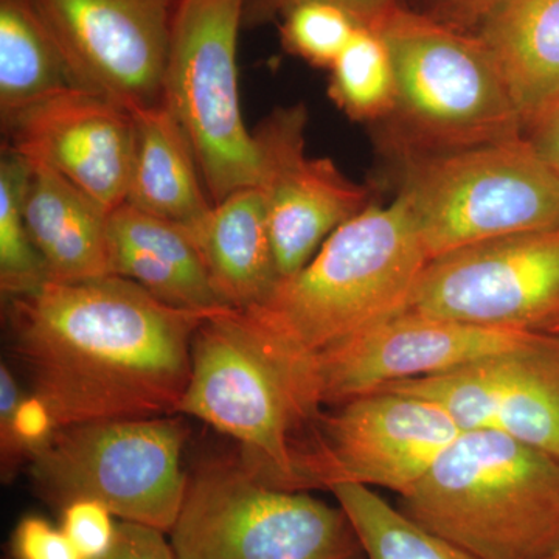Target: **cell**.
Instances as JSON below:
<instances>
[{
  "label": "cell",
  "instance_id": "1",
  "mask_svg": "<svg viewBox=\"0 0 559 559\" xmlns=\"http://www.w3.org/2000/svg\"><path fill=\"white\" fill-rule=\"evenodd\" d=\"M5 301L11 353L58 428L178 414L194 333L209 314L173 308L117 275L46 282Z\"/></svg>",
  "mask_w": 559,
  "mask_h": 559
},
{
  "label": "cell",
  "instance_id": "2",
  "mask_svg": "<svg viewBox=\"0 0 559 559\" xmlns=\"http://www.w3.org/2000/svg\"><path fill=\"white\" fill-rule=\"evenodd\" d=\"M429 261L399 194L337 227L299 272L245 312L289 356L310 358L406 310Z\"/></svg>",
  "mask_w": 559,
  "mask_h": 559
},
{
  "label": "cell",
  "instance_id": "3",
  "mask_svg": "<svg viewBox=\"0 0 559 559\" xmlns=\"http://www.w3.org/2000/svg\"><path fill=\"white\" fill-rule=\"evenodd\" d=\"M400 509L477 559L559 550V462L498 429L460 433Z\"/></svg>",
  "mask_w": 559,
  "mask_h": 559
},
{
  "label": "cell",
  "instance_id": "4",
  "mask_svg": "<svg viewBox=\"0 0 559 559\" xmlns=\"http://www.w3.org/2000/svg\"><path fill=\"white\" fill-rule=\"evenodd\" d=\"M178 414L237 441L241 462L264 484L297 491V444L310 419L293 359L248 312L202 319Z\"/></svg>",
  "mask_w": 559,
  "mask_h": 559
},
{
  "label": "cell",
  "instance_id": "5",
  "mask_svg": "<svg viewBox=\"0 0 559 559\" xmlns=\"http://www.w3.org/2000/svg\"><path fill=\"white\" fill-rule=\"evenodd\" d=\"M396 83L401 142L417 154L450 153L525 134L509 87L484 40L395 3L374 22Z\"/></svg>",
  "mask_w": 559,
  "mask_h": 559
},
{
  "label": "cell",
  "instance_id": "6",
  "mask_svg": "<svg viewBox=\"0 0 559 559\" xmlns=\"http://www.w3.org/2000/svg\"><path fill=\"white\" fill-rule=\"evenodd\" d=\"M412 160L400 194L430 261L559 226V180L525 134Z\"/></svg>",
  "mask_w": 559,
  "mask_h": 559
},
{
  "label": "cell",
  "instance_id": "7",
  "mask_svg": "<svg viewBox=\"0 0 559 559\" xmlns=\"http://www.w3.org/2000/svg\"><path fill=\"white\" fill-rule=\"evenodd\" d=\"M180 418H120L62 426L28 457L40 499L64 509L97 500L121 521L170 533L186 498Z\"/></svg>",
  "mask_w": 559,
  "mask_h": 559
},
{
  "label": "cell",
  "instance_id": "8",
  "mask_svg": "<svg viewBox=\"0 0 559 559\" xmlns=\"http://www.w3.org/2000/svg\"><path fill=\"white\" fill-rule=\"evenodd\" d=\"M170 543L176 559H353L362 554L340 506L264 484L241 460L189 473Z\"/></svg>",
  "mask_w": 559,
  "mask_h": 559
},
{
  "label": "cell",
  "instance_id": "9",
  "mask_svg": "<svg viewBox=\"0 0 559 559\" xmlns=\"http://www.w3.org/2000/svg\"><path fill=\"white\" fill-rule=\"evenodd\" d=\"M246 0H179L164 103L186 131L213 204L259 179L253 132L242 119L237 51Z\"/></svg>",
  "mask_w": 559,
  "mask_h": 559
},
{
  "label": "cell",
  "instance_id": "10",
  "mask_svg": "<svg viewBox=\"0 0 559 559\" xmlns=\"http://www.w3.org/2000/svg\"><path fill=\"white\" fill-rule=\"evenodd\" d=\"M460 429L428 401L373 392L320 412L297 448V491L362 485L407 495Z\"/></svg>",
  "mask_w": 559,
  "mask_h": 559
},
{
  "label": "cell",
  "instance_id": "11",
  "mask_svg": "<svg viewBox=\"0 0 559 559\" xmlns=\"http://www.w3.org/2000/svg\"><path fill=\"white\" fill-rule=\"evenodd\" d=\"M538 334L401 311L297 360L301 403L314 421L322 407L524 347Z\"/></svg>",
  "mask_w": 559,
  "mask_h": 559
},
{
  "label": "cell",
  "instance_id": "12",
  "mask_svg": "<svg viewBox=\"0 0 559 559\" xmlns=\"http://www.w3.org/2000/svg\"><path fill=\"white\" fill-rule=\"evenodd\" d=\"M488 329H559V226L429 261L406 310Z\"/></svg>",
  "mask_w": 559,
  "mask_h": 559
},
{
  "label": "cell",
  "instance_id": "13",
  "mask_svg": "<svg viewBox=\"0 0 559 559\" xmlns=\"http://www.w3.org/2000/svg\"><path fill=\"white\" fill-rule=\"evenodd\" d=\"M179 0H35L76 84L134 110L164 103Z\"/></svg>",
  "mask_w": 559,
  "mask_h": 559
},
{
  "label": "cell",
  "instance_id": "14",
  "mask_svg": "<svg viewBox=\"0 0 559 559\" xmlns=\"http://www.w3.org/2000/svg\"><path fill=\"white\" fill-rule=\"evenodd\" d=\"M308 110L275 109L257 130L259 179L280 280L299 272L337 227L369 207V190L331 159L308 156ZM278 280V282H280Z\"/></svg>",
  "mask_w": 559,
  "mask_h": 559
},
{
  "label": "cell",
  "instance_id": "15",
  "mask_svg": "<svg viewBox=\"0 0 559 559\" xmlns=\"http://www.w3.org/2000/svg\"><path fill=\"white\" fill-rule=\"evenodd\" d=\"M3 148L43 164L110 213L127 202L134 119L97 92L69 87L2 123Z\"/></svg>",
  "mask_w": 559,
  "mask_h": 559
},
{
  "label": "cell",
  "instance_id": "16",
  "mask_svg": "<svg viewBox=\"0 0 559 559\" xmlns=\"http://www.w3.org/2000/svg\"><path fill=\"white\" fill-rule=\"evenodd\" d=\"M110 264L178 310L213 314L227 310L190 235L179 224L123 204L109 213Z\"/></svg>",
  "mask_w": 559,
  "mask_h": 559
},
{
  "label": "cell",
  "instance_id": "17",
  "mask_svg": "<svg viewBox=\"0 0 559 559\" xmlns=\"http://www.w3.org/2000/svg\"><path fill=\"white\" fill-rule=\"evenodd\" d=\"M28 164L24 216L47 282L109 277V213L43 164Z\"/></svg>",
  "mask_w": 559,
  "mask_h": 559
},
{
  "label": "cell",
  "instance_id": "18",
  "mask_svg": "<svg viewBox=\"0 0 559 559\" xmlns=\"http://www.w3.org/2000/svg\"><path fill=\"white\" fill-rule=\"evenodd\" d=\"M183 229L231 310L257 307L277 285L270 224L257 187L234 191L213 204L204 218Z\"/></svg>",
  "mask_w": 559,
  "mask_h": 559
},
{
  "label": "cell",
  "instance_id": "19",
  "mask_svg": "<svg viewBox=\"0 0 559 559\" xmlns=\"http://www.w3.org/2000/svg\"><path fill=\"white\" fill-rule=\"evenodd\" d=\"M477 36L527 132L559 105V0H498L481 17Z\"/></svg>",
  "mask_w": 559,
  "mask_h": 559
},
{
  "label": "cell",
  "instance_id": "20",
  "mask_svg": "<svg viewBox=\"0 0 559 559\" xmlns=\"http://www.w3.org/2000/svg\"><path fill=\"white\" fill-rule=\"evenodd\" d=\"M134 153L127 202L131 207L193 226L213 207L186 131L165 103L131 110Z\"/></svg>",
  "mask_w": 559,
  "mask_h": 559
},
{
  "label": "cell",
  "instance_id": "21",
  "mask_svg": "<svg viewBox=\"0 0 559 559\" xmlns=\"http://www.w3.org/2000/svg\"><path fill=\"white\" fill-rule=\"evenodd\" d=\"M79 86L35 0H0V119ZM80 87V86H79Z\"/></svg>",
  "mask_w": 559,
  "mask_h": 559
},
{
  "label": "cell",
  "instance_id": "22",
  "mask_svg": "<svg viewBox=\"0 0 559 559\" xmlns=\"http://www.w3.org/2000/svg\"><path fill=\"white\" fill-rule=\"evenodd\" d=\"M496 429L559 462V336L540 333L516 355Z\"/></svg>",
  "mask_w": 559,
  "mask_h": 559
},
{
  "label": "cell",
  "instance_id": "23",
  "mask_svg": "<svg viewBox=\"0 0 559 559\" xmlns=\"http://www.w3.org/2000/svg\"><path fill=\"white\" fill-rule=\"evenodd\" d=\"M521 348L473 360L430 377L399 382L378 392L403 393L428 401L443 411L462 433L496 429L500 404Z\"/></svg>",
  "mask_w": 559,
  "mask_h": 559
},
{
  "label": "cell",
  "instance_id": "24",
  "mask_svg": "<svg viewBox=\"0 0 559 559\" xmlns=\"http://www.w3.org/2000/svg\"><path fill=\"white\" fill-rule=\"evenodd\" d=\"M330 491L347 514L366 559H477L412 520L373 488L344 484Z\"/></svg>",
  "mask_w": 559,
  "mask_h": 559
},
{
  "label": "cell",
  "instance_id": "25",
  "mask_svg": "<svg viewBox=\"0 0 559 559\" xmlns=\"http://www.w3.org/2000/svg\"><path fill=\"white\" fill-rule=\"evenodd\" d=\"M330 97L355 120L392 116L396 105L395 72L384 39L360 25L331 66Z\"/></svg>",
  "mask_w": 559,
  "mask_h": 559
},
{
  "label": "cell",
  "instance_id": "26",
  "mask_svg": "<svg viewBox=\"0 0 559 559\" xmlns=\"http://www.w3.org/2000/svg\"><path fill=\"white\" fill-rule=\"evenodd\" d=\"M28 164L3 148L0 159V290L3 300L38 289L46 266L33 245L24 216Z\"/></svg>",
  "mask_w": 559,
  "mask_h": 559
},
{
  "label": "cell",
  "instance_id": "27",
  "mask_svg": "<svg viewBox=\"0 0 559 559\" xmlns=\"http://www.w3.org/2000/svg\"><path fill=\"white\" fill-rule=\"evenodd\" d=\"M58 429L53 415L35 393L24 395L13 371L0 366V459L3 479L10 480L22 460L50 440Z\"/></svg>",
  "mask_w": 559,
  "mask_h": 559
},
{
  "label": "cell",
  "instance_id": "28",
  "mask_svg": "<svg viewBox=\"0 0 559 559\" xmlns=\"http://www.w3.org/2000/svg\"><path fill=\"white\" fill-rule=\"evenodd\" d=\"M282 17L286 49L320 68H331L360 27L347 10L323 0L301 2Z\"/></svg>",
  "mask_w": 559,
  "mask_h": 559
},
{
  "label": "cell",
  "instance_id": "29",
  "mask_svg": "<svg viewBox=\"0 0 559 559\" xmlns=\"http://www.w3.org/2000/svg\"><path fill=\"white\" fill-rule=\"evenodd\" d=\"M117 527L108 507L97 500H75L61 510V528L83 559H100L112 547Z\"/></svg>",
  "mask_w": 559,
  "mask_h": 559
},
{
  "label": "cell",
  "instance_id": "30",
  "mask_svg": "<svg viewBox=\"0 0 559 559\" xmlns=\"http://www.w3.org/2000/svg\"><path fill=\"white\" fill-rule=\"evenodd\" d=\"M13 554L16 559H83L64 530L33 514L14 530Z\"/></svg>",
  "mask_w": 559,
  "mask_h": 559
},
{
  "label": "cell",
  "instance_id": "31",
  "mask_svg": "<svg viewBox=\"0 0 559 559\" xmlns=\"http://www.w3.org/2000/svg\"><path fill=\"white\" fill-rule=\"evenodd\" d=\"M307 0H246L245 27L252 28L283 16L293 7ZM347 10L364 27H371L393 2L389 0H323Z\"/></svg>",
  "mask_w": 559,
  "mask_h": 559
},
{
  "label": "cell",
  "instance_id": "32",
  "mask_svg": "<svg viewBox=\"0 0 559 559\" xmlns=\"http://www.w3.org/2000/svg\"><path fill=\"white\" fill-rule=\"evenodd\" d=\"M165 535L148 525L121 521L112 547L100 559H176Z\"/></svg>",
  "mask_w": 559,
  "mask_h": 559
},
{
  "label": "cell",
  "instance_id": "33",
  "mask_svg": "<svg viewBox=\"0 0 559 559\" xmlns=\"http://www.w3.org/2000/svg\"><path fill=\"white\" fill-rule=\"evenodd\" d=\"M527 138L559 180V105L530 128Z\"/></svg>",
  "mask_w": 559,
  "mask_h": 559
},
{
  "label": "cell",
  "instance_id": "34",
  "mask_svg": "<svg viewBox=\"0 0 559 559\" xmlns=\"http://www.w3.org/2000/svg\"><path fill=\"white\" fill-rule=\"evenodd\" d=\"M452 16L459 20H481L498 0H443Z\"/></svg>",
  "mask_w": 559,
  "mask_h": 559
},
{
  "label": "cell",
  "instance_id": "35",
  "mask_svg": "<svg viewBox=\"0 0 559 559\" xmlns=\"http://www.w3.org/2000/svg\"><path fill=\"white\" fill-rule=\"evenodd\" d=\"M549 559H559V550L557 551V554L551 555Z\"/></svg>",
  "mask_w": 559,
  "mask_h": 559
},
{
  "label": "cell",
  "instance_id": "36",
  "mask_svg": "<svg viewBox=\"0 0 559 559\" xmlns=\"http://www.w3.org/2000/svg\"><path fill=\"white\" fill-rule=\"evenodd\" d=\"M353 559H364V558H362V554H359V555H358V557H355V558H353Z\"/></svg>",
  "mask_w": 559,
  "mask_h": 559
},
{
  "label": "cell",
  "instance_id": "37",
  "mask_svg": "<svg viewBox=\"0 0 559 559\" xmlns=\"http://www.w3.org/2000/svg\"><path fill=\"white\" fill-rule=\"evenodd\" d=\"M551 334H558V336H559V329L557 331H555V333H551Z\"/></svg>",
  "mask_w": 559,
  "mask_h": 559
},
{
  "label": "cell",
  "instance_id": "38",
  "mask_svg": "<svg viewBox=\"0 0 559 559\" xmlns=\"http://www.w3.org/2000/svg\"><path fill=\"white\" fill-rule=\"evenodd\" d=\"M389 2H393V0H389Z\"/></svg>",
  "mask_w": 559,
  "mask_h": 559
}]
</instances>
